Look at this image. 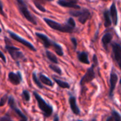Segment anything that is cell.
<instances>
[{
  "instance_id": "obj_1",
  "label": "cell",
  "mask_w": 121,
  "mask_h": 121,
  "mask_svg": "<svg viewBox=\"0 0 121 121\" xmlns=\"http://www.w3.org/2000/svg\"><path fill=\"white\" fill-rule=\"evenodd\" d=\"M33 95L35 96V99H36V101L38 103V108L43 113V116L45 118L50 117L53 112V108L52 106L49 105L43 98L40 96L36 91H33Z\"/></svg>"
},
{
  "instance_id": "obj_2",
  "label": "cell",
  "mask_w": 121,
  "mask_h": 121,
  "mask_svg": "<svg viewBox=\"0 0 121 121\" xmlns=\"http://www.w3.org/2000/svg\"><path fill=\"white\" fill-rule=\"evenodd\" d=\"M44 21L46 23V24L50 26L52 29L53 30H57V31H60V32H62V33H73L74 31V29L73 28H72L71 26H69L68 24H60L53 20H51V19H49V18H44Z\"/></svg>"
},
{
  "instance_id": "obj_3",
  "label": "cell",
  "mask_w": 121,
  "mask_h": 121,
  "mask_svg": "<svg viewBox=\"0 0 121 121\" xmlns=\"http://www.w3.org/2000/svg\"><path fill=\"white\" fill-rule=\"evenodd\" d=\"M16 2H17L18 10H19L20 13H21V15L29 22L32 23L34 25H37V21H36L35 17L29 12V11L27 8V6H26V3L23 1V0H16Z\"/></svg>"
},
{
  "instance_id": "obj_4",
  "label": "cell",
  "mask_w": 121,
  "mask_h": 121,
  "mask_svg": "<svg viewBox=\"0 0 121 121\" xmlns=\"http://www.w3.org/2000/svg\"><path fill=\"white\" fill-rule=\"evenodd\" d=\"M69 14L72 16L77 17L78 21L82 24H84L87 21V20H89L91 17V13L86 9H83L80 11H70Z\"/></svg>"
},
{
  "instance_id": "obj_5",
  "label": "cell",
  "mask_w": 121,
  "mask_h": 121,
  "mask_svg": "<svg viewBox=\"0 0 121 121\" xmlns=\"http://www.w3.org/2000/svg\"><path fill=\"white\" fill-rule=\"evenodd\" d=\"M5 48L8 51V52L9 53V55H11V57H12V59H13L14 60L18 61L20 60H22V59L24 58V55L20 51L19 48H16L14 46H12L11 45H9L6 42Z\"/></svg>"
},
{
  "instance_id": "obj_6",
  "label": "cell",
  "mask_w": 121,
  "mask_h": 121,
  "mask_svg": "<svg viewBox=\"0 0 121 121\" xmlns=\"http://www.w3.org/2000/svg\"><path fill=\"white\" fill-rule=\"evenodd\" d=\"M8 104L9 107L16 113V115L21 118V121H28L27 117L25 116V114L21 111L20 108H18L16 106L15 99L13 97V96H9L8 97Z\"/></svg>"
},
{
  "instance_id": "obj_7",
  "label": "cell",
  "mask_w": 121,
  "mask_h": 121,
  "mask_svg": "<svg viewBox=\"0 0 121 121\" xmlns=\"http://www.w3.org/2000/svg\"><path fill=\"white\" fill-rule=\"evenodd\" d=\"M94 67H95V66L94 65H92V66L87 69L86 74L83 76V77L80 80L81 86H84L85 84L91 82V81H93L95 79L96 75H95V72H94Z\"/></svg>"
},
{
  "instance_id": "obj_8",
  "label": "cell",
  "mask_w": 121,
  "mask_h": 121,
  "mask_svg": "<svg viewBox=\"0 0 121 121\" xmlns=\"http://www.w3.org/2000/svg\"><path fill=\"white\" fill-rule=\"evenodd\" d=\"M8 33H9V35L11 36V38L13 40H16V41L20 43L21 44H22V45H23L24 46L27 47L28 49H30V50H32V51H33V52H35V51L37 50L36 48L33 46V44H31L30 42L27 41L26 39H24V38L20 37V36L18 35L16 33H13V32H11V31H8Z\"/></svg>"
},
{
  "instance_id": "obj_9",
  "label": "cell",
  "mask_w": 121,
  "mask_h": 121,
  "mask_svg": "<svg viewBox=\"0 0 121 121\" xmlns=\"http://www.w3.org/2000/svg\"><path fill=\"white\" fill-rule=\"evenodd\" d=\"M113 54L115 60L118 63L119 67H121V46L118 43H113L112 44Z\"/></svg>"
},
{
  "instance_id": "obj_10",
  "label": "cell",
  "mask_w": 121,
  "mask_h": 121,
  "mask_svg": "<svg viewBox=\"0 0 121 121\" xmlns=\"http://www.w3.org/2000/svg\"><path fill=\"white\" fill-rule=\"evenodd\" d=\"M8 79L9 81L13 85H18L23 81V77L21 73L18 71L16 73L13 72H10L8 74Z\"/></svg>"
},
{
  "instance_id": "obj_11",
  "label": "cell",
  "mask_w": 121,
  "mask_h": 121,
  "mask_svg": "<svg viewBox=\"0 0 121 121\" xmlns=\"http://www.w3.org/2000/svg\"><path fill=\"white\" fill-rule=\"evenodd\" d=\"M118 82V76L116 73L111 72L110 75V89H109V97L113 98V91L116 89V86Z\"/></svg>"
},
{
  "instance_id": "obj_12",
  "label": "cell",
  "mask_w": 121,
  "mask_h": 121,
  "mask_svg": "<svg viewBox=\"0 0 121 121\" xmlns=\"http://www.w3.org/2000/svg\"><path fill=\"white\" fill-rule=\"evenodd\" d=\"M35 35L41 40L42 43L43 44L44 47L45 48H50L51 46H52L53 45V41H52L47 35H45V34L43 33H38V32H36L35 33Z\"/></svg>"
},
{
  "instance_id": "obj_13",
  "label": "cell",
  "mask_w": 121,
  "mask_h": 121,
  "mask_svg": "<svg viewBox=\"0 0 121 121\" xmlns=\"http://www.w3.org/2000/svg\"><path fill=\"white\" fill-rule=\"evenodd\" d=\"M69 104L70 106V108L72 111V113L77 116H79L80 114V109L77 106V99L74 96H70L69 98Z\"/></svg>"
},
{
  "instance_id": "obj_14",
  "label": "cell",
  "mask_w": 121,
  "mask_h": 121,
  "mask_svg": "<svg viewBox=\"0 0 121 121\" xmlns=\"http://www.w3.org/2000/svg\"><path fill=\"white\" fill-rule=\"evenodd\" d=\"M111 16L112 18V21L114 26H116L118 24V11L117 8L116 6V4L114 2L112 3L111 8H110V13Z\"/></svg>"
},
{
  "instance_id": "obj_15",
  "label": "cell",
  "mask_w": 121,
  "mask_h": 121,
  "mask_svg": "<svg viewBox=\"0 0 121 121\" xmlns=\"http://www.w3.org/2000/svg\"><path fill=\"white\" fill-rule=\"evenodd\" d=\"M112 39H113V35L111 33H107L103 35L102 39H101V42H102L104 48L106 50H108V45L111 42Z\"/></svg>"
},
{
  "instance_id": "obj_16",
  "label": "cell",
  "mask_w": 121,
  "mask_h": 121,
  "mask_svg": "<svg viewBox=\"0 0 121 121\" xmlns=\"http://www.w3.org/2000/svg\"><path fill=\"white\" fill-rule=\"evenodd\" d=\"M57 4L62 7H67V8L74 9H81L80 6H79L77 4H73L72 3H69V2L66 1L65 0H59L57 1Z\"/></svg>"
},
{
  "instance_id": "obj_17",
  "label": "cell",
  "mask_w": 121,
  "mask_h": 121,
  "mask_svg": "<svg viewBox=\"0 0 121 121\" xmlns=\"http://www.w3.org/2000/svg\"><path fill=\"white\" fill-rule=\"evenodd\" d=\"M39 81L41 82V84H43L48 86L53 87V86H54V82H52L51 79H50L48 77H46L45 75H44L43 74H40Z\"/></svg>"
},
{
  "instance_id": "obj_18",
  "label": "cell",
  "mask_w": 121,
  "mask_h": 121,
  "mask_svg": "<svg viewBox=\"0 0 121 121\" xmlns=\"http://www.w3.org/2000/svg\"><path fill=\"white\" fill-rule=\"evenodd\" d=\"M77 57H78V60L82 63H84L85 65H89L90 64L89 60V55H88L87 52H79Z\"/></svg>"
},
{
  "instance_id": "obj_19",
  "label": "cell",
  "mask_w": 121,
  "mask_h": 121,
  "mask_svg": "<svg viewBox=\"0 0 121 121\" xmlns=\"http://www.w3.org/2000/svg\"><path fill=\"white\" fill-rule=\"evenodd\" d=\"M104 26L106 28H108L111 26V20L110 18V13L108 11H105L104 12Z\"/></svg>"
},
{
  "instance_id": "obj_20",
  "label": "cell",
  "mask_w": 121,
  "mask_h": 121,
  "mask_svg": "<svg viewBox=\"0 0 121 121\" xmlns=\"http://www.w3.org/2000/svg\"><path fill=\"white\" fill-rule=\"evenodd\" d=\"M53 80L54 82L62 89H69L70 88V85L69 84H68L67 82H64V81H62L60 79H58L55 77H53Z\"/></svg>"
},
{
  "instance_id": "obj_21",
  "label": "cell",
  "mask_w": 121,
  "mask_h": 121,
  "mask_svg": "<svg viewBox=\"0 0 121 121\" xmlns=\"http://www.w3.org/2000/svg\"><path fill=\"white\" fill-rule=\"evenodd\" d=\"M45 54H46V56H47L48 59L50 62H52L53 64H58L57 58V57H56L52 52H51L50 51L47 50V51L45 52Z\"/></svg>"
},
{
  "instance_id": "obj_22",
  "label": "cell",
  "mask_w": 121,
  "mask_h": 121,
  "mask_svg": "<svg viewBox=\"0 0 121 121\" xmlns=\"http://www.w3.org/2000/svg\"><path fill=\"white\" fill-rule=\"evenodd\" d=\"M52 47L55 51V52L59 55V56H63L64 55V52H63V50H62V48L61 47V45L60 44H57L56 43H53V45H52Z\"/></svg>"
},
{
  "instance_id": "obj_23",
  "label": "cell",
  "mask_w": 121,
  "mask_h": 121,
  "mask_svg": "<svg viewBox=\"0 0 121 121\" xmlns=\"http://www.w3.org/2000/svg\"><path fill=\"white\" fill-rule=\"evenodd\" d=\"M32 78H33V82H34V83H35V84L39 88V89H43V88H44V86H43V85L41 84V82L39 81V79H38V77H37V74H36V73L35 72H33V74H32Z\"/></svg>"
},
{
  "instance_id": "obj_24",
  "label": "cell",
  "mask_w": 121,
  "mask_h": 121,
  "mask_svg": "<svg viewBox=\"0 0 121 121\" xmlns=\"http://www.w3.org/2000/svg\"><path fill=\"white\" fill-rule=\"evenodd\" d=\"M49 68H50L51 70H52L54 72L58 74L59 75H62V74L61 69H60L58 66H57V65H54V64L50 65H49Z\"/></svg>"
},
{
  "instance_id": "obj_25",
  "label": "cell",
  "mask_w": 121,
  "mask_h": 121,
  "mask_svg": "<svg viewBox=\"0 0 121 121\" xmlns=\"http://www.w3.org/2000/svg\"><path fill=\"white\" fill-rule=\"evenodd\" d=\"M21 96H22V99H23L25 101H29L30 99V93H29L27 90H23V91H22Z\"/></svg>"
},
{
  "instance_id": "obj_26",
  "label": "cell",
  "mask_w": 121,
  "mask_h": 121,
  "mask_svg": "<svg viewBox=\"0 0 121 121\" xmlns=\"http://www.w3.org/2000/svg\"><path fill=\"white\" fill-rule=\"evenodd\" d=\"M112 116L114 119V121H121V114L116 110H113L111 112Z\"/></svg>"
},
{
  "instance_id": "obj_27",
  "label": "cell",
  "mask_w": 121,
  "mask_h": 121,
  "mask_svg": "<svg viewBox=\"0 0 121 121\" xmlns=\"http://www.w3.org/2000/svg\"><path fill=\"white\" fill-rule=\"evenodd\" d=\"M8 94H5L0 99V107L1 106H4L6 103H7V101H8Z\"/></svg>"
},
{
  "instance_id": "obj_28",
  "label": "cell",
  "mask_w": 121,
  "mask_h": 121,
  "mask_svg": "<svg viewBox=\"0 0 121 121\" xmlns=\"http://www.w3.org/2000/svg\"><path fill=\"white\" fill-rule=\"evenodd\" d=\"M33 3H34L35 7H36L38 10H40V11H42V12H45V11H46V9H45L41 4H40L38 3V2H35V1H33Z\"/></svg>"
},
{
  "instance_id": "obj_29",
  "label": "cell",
  "mask_w": 121,
  "mask_h": 121,
  "mask_svg": "<svg viewBox=\"0 0 121 121\" xmlns=\"http://www.w3.org/2000/svg\"><path fill=\"white\" fill-rule=\"evenodd\" d=\"M67 24H68L69 26H71V27L73 28H74L75 26H76L75 21H74V20L72 18H69L68 19V21H67Z\"/></svg>"
},
{
  "instance_id": "obj_30",
  "label": "cell",
  "mask_w": 121,
  "mask_h": 121,
  "mask_svg": "<svg viewBox=\"0 0 121 121\" xmlns=\"http://www.w3.org/2000/svg\"><path fill=\"white\" fill-rule=\"evenodd\" d=\"M0 14L4 16L5 18H6V15L4 11V8H3V3L0 1Z\"/></svg>"
},
{
  "instance_id": "obj_31",
  "label": "cell",
  "mask_w": 121,
  "mask_h": 121,
  "mask_svg": "<svg viewBox=\"0 0 121 121\" xmlns=\"http://www.w3.org/2000/svg\"><path fill=\"white\" fill-rule=\"evenodd\" d=\"M71 41H72V44L74 45V50H76L77 47V39L75 38H71Z\"/></svg>"
},
{
  "instance_id": "obj_32",
  "label": "cell",
  "mask_w": 121,
  "mask_h": 121,
  "mask_svg": "<svg viewBox=\"0 0 121 121\" xmlns=\"http://www.w3.org/2000/svg\"><path fill=\"white\" fill-rule=\"evenodd\" d=\"M93 65L95 67L98 66V65H99V61H98V59H97V57L96 55H94L93 57Z\"/></svg>"
},
{
  "instance_id": "obj_33",
  "label": "cell",
  "mask_w": 121,
  "mask_h": 121,
  "mask_svg": "<svg viewBox=\"0 0 121 121\" xmlns=\"http://www.w3.org/2000/svg\"><path fill=\"white\" fill-rule=\"evenodd\" d=\"M0 58H1V60H2V61L4 62V63H6V57H5V55H4V54L0 50Z\"/></svg>"
},
{
  "instance_id": "obj_34",
  "label": "cell",
  "mask_w": 121,
  "mask_h": 121,
  "mask_svg": "<svg viewBox=\"0 0 121 121\" xmlns=\"http://www.w3.org/2000/svg\"><path fill=\"white\" fill-rule=\"evenodd\" d=\"M65 1H68V2H69V3H72V4H77V3H78V1H79V0H65Z\"/></svg>"
},
{
  "instance_id": "obj_35",
  "label": "cell",
  "mask_w": 121,
  "mask_h": 121,
  "mask_svg": "<svg viewBox=\"0 0 121 121\" xmlns=\"http://www.w3.org/2000/svg\"><path fill=\"white\" fill-rule=\"evenodd\" d=\"M106 121H114V119H113V116H109V117H108V118L106 119Z\"/></svg>"
},
{
  "instance_id": "obj_36",
  "label": "cell",
  "mask_w": 121,
  "mask_h": 121,
  "mask_svg": "<svg viewBox=\"0 0 121 121\" xmlns=\"http://www.w3.org/2000/svg\"><path fill=\"white\" fill-rule=\"evenodd\" d=\"M53 121H60V118H59V116H58L57 115H55V116L54 117Z\"/></svg>"
},
{
  "instance_id": "obj_37",
  "label": "cell",
  "mask_w": 121,
  "mask_h": 121,
  "mask_svg": "<svg viewBox=\"0 0 121 121\" xmlns=\"http://www.w3.org/2000/svg\"><path fill=\"white\" fill-rule=\"evenodd\" d=\"M4 120H5V118H3L0 119V121H4Z\"/></svg>"
},
{
  "instance_id": "obj_38",
  "label": "cell",
  "mask_w": 121,
  "mask_h": 121,
  "mask_svg": "<svg viewBox=\"0 0 121 121\" xmlns=\"http://www.w3.org/2000/svg\"><path fill=\"white\" fill-rule=\"evenodd\" d=\"M6 121H11L9 118H7V120H6Z\"/></svg>"
},
{
  "instance_id": "obj_39",
  "label": "cell",
  "mask_w": 121,
  "mask_h": 121,
  "mask_svg": "<svg viewBox=\"0 0 121 121\" xmlns=\"http://www.w3.org/2000/svg\"><path fill=\"white\" fill-rule=\"evenodd\" d=\"M46 1H53V0H46Z\"/></svg>"
},
{
  "instance_id": "obj_40",
  "label": "cell",
  "mask_w": 121,
  "mask_h": 121,
  "mask_svg": "<svg viewBox=\"0 0 121 121\" xmlns=\"http://www.w3.org/2000/svg\"><path fill=\"white\" fill-rule=\"evenodd\" d=\"M1 32V28H0V33Z\"/></svg>"
},
{
  "instance_id": "obj_41",
  "label": "cell",
  "mask_w": 121,
  "mask_h": 121,
  "mask_svg": "<svg viewBox=\"0 0 121 121\" xmlns=\"http://www.w3.org/2000/svg\"><path fill=\"white\" fill-rule=\"evenodd\" d=\"M81 121V120H79V121Z\"/></svg>"
},
{
  "instance_id": "obj_42",
  "label": "cell",
  "mask_w": 121,
  "mask_h": 121,
  "mask_svg": "<svg viewBox=\"0 0 121 121\" xmlns=\"http://www.w3.org/2000/svg\"><path fill=\"white\" fill-rule=\"evenodd\" d=\"M102 1H106V0H102Z\"/></svg>"
}]
</instances>
